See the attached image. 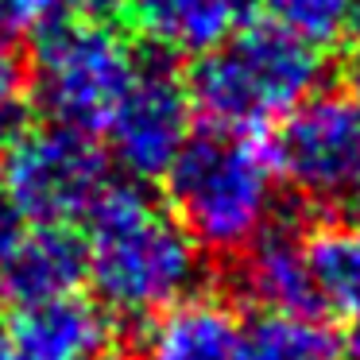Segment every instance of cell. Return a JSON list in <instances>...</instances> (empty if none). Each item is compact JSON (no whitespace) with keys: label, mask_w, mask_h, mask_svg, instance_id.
I'll return each instance as SVG.
<instances>
[{"label":"cell","mask_w":360,"mask_h":360,"mask_svg":"<svg viewBox=\"0 0 360 360\" xmlns=\"http://www.w3.org/2000/svg\"><path fill=\"white\" fill-rule=\"evenodd\" d=\"M205 256L140 182H109L86 213V279L109 318L151 321L190 298Z\"/></svg>","instance_id":"cell-1"},{"label":"cell","mask_w":360,"mask_h":360,"mask_svg":"<svg viewBox=\"0 0 360 360\" xmlns=\"http://www.w3.org/2000/svg\"><path fill=\"white\" fill-rule=\"evenodd\" d=\"M167 182V210L174 213L202 256L233 264L271 221L283 190L275 186V167L267 148L252 136L229 128H205L190 136Z\"/></svg>","instance_id":"cell-2"},{"label":"cell","mask_w":360,"mask_h":360,"mask_svg":"<svg viewBox=\"0 0 360 360\" xmlns=\"http://www.w3.org/2000/svg\"><path fill=\"white\" fill-rule=\"evenodd\" d=\"M321 78V47L283 27L279 20H252L225 43L198 55L182 82L190 105H198L213 128L252 136L306 101Z\"/></svg>","instance_id":"cell-3"},{"label":"cell","mask_w":360,"mask_h":360,"mask_svg":"<svg viewBox=\"0 0 360 360\" xmlns=\"http://www.w3.org/2000/svg\"><path fill=\"white\" fill-rule=\"evenodd\" d=\"M27 89L51 124L97 136L136 78V55L105 20L63 16L32 35Z\"/></svg>","instance_id":"cell-4"},{"label":"cell","mask_w":360,"mask_h":360,"mask_svg":"<svg viewBox=\"0 0 360 360\" xmlns=\"http://www.w3.org/2000/svg\"><path fill=\"white\" fill-rule=\"evenodd\" d=\"M267 159L314 221L360 213V109L341 89L298 101L275 128Z\"/></svg>","instance_id":"cell-5"},{"label":"cell","mask_w":360,"mask_h":360,"mask_svg":"<svg viewBox=\"0 0 360 360\" xmlns=\"http://www.w3.org/2000/svg\"><path fill=\"white\" fill-rule=\"evenodd\" d=\"M0 186L35 225H74L109 186V159L94 136L47 120L16 132Z\"/></svg>","instance_id":"cell-6"},{"label":"cell","mask_w":360,"mask_h":360,"mask_svg":"<svg viewBox=\"0 0 360 360\" xmlns=\"http://www.w3.org/2000/svg\"><path fill=\"white\" fill-rule=\"evenodd\" d=\"M109 155L136 182L163 179L190 140V94L182 74L163 58L136 63V78L105 124Z\"/></svg>","instance_id":"cell-7"},{"label":"cell","mask_w":360,"mask_h":360,"mask_svg":"<svg viewBox=\"0 0 360 360\" xmlns=\"http://www.w3.org/2000/svg\"><path fill=\"white\" fill-rule=\"evenodd\" d=\"M112 345V318L78 295L20 306L0 333V360H101Z\"/></svg>","instance_id":"cell-8"},{"label":"cell","mask_w":360,"mask_h":360,"mask_svg":"<svg viewBox=\"0 0 360 360\" xmlns=\"http://www.w3.org/2000/svg\"><path fill=\"white\" fill-rule=\"evenodd\" d=\"M128 24L167 58L205 55L236 27L259 20L256 0H124Z\"/></svg>","instance_id":"cell-9"},{"label":"cell","mask_w":360,"mask_h":360,"mask_svg":"<svg viewBox=\"0 0 360 360\" xmlns=\"http://www.w3.org/2000/svg\"><path fill=\"white\" fill-rule=\"evenodd\" d=\"M82 279L86 236L70 225H35L0 267V295L16 306H39L74 295Z\"/></svg>","instance_id":"cell-10"},{"label":"cell","mask_w":360,"mask_h":360,"mask_svg":"<svg viewBox=\"0 0 360 360\" xmlns=\"http://www.w3.org/2000/svg\"><path fill=\"white\" fill-rule=\"evenodd\" d=\"M140 360H240V321L221 298L190 295L151 318Z\"/></svg>","instance_id":"cell-11"},{"label":"cell","mask_w":360,"mask_h":360,"mask_svg":"<svg viewBox=\"0 0 360 360\" xmlns=\"http://www.w3.org/2000/svg\"><path fill=\"white\" fill-rule=\"evenodd\" d=\"M302 248L321 310L360 321V233L349 221H310Z\"/></svg>","instance_id":"cell-12"},{"label":"cell","mask_w":360,"mask_h":360,"mask_svg":"<svg viewBox=\"0 0 360 360\" xmlns=\"http://www.w3.org/2000/svg\"><path fill=\"white\" fill-rule=\"evenodd\" d=\"M240 360H341V337L326 318L252 310L240 321Z\"/></svg>","instance_id":"cell-13"},{"label":"cell","mask_w":360,"mask_h":360,"mask_svg":"<svg viewBox=\"0 0 360 360\" xmlns=\"http://www.w3.org/2000/svg\"><path fill=\"white\" fill-rule=\"evenodd\" d=\"M352 4L356 0H259V8L271 12L283 27L310 39L314 47H326V43L341 39Z\"/></svg>","instance_id":"cell-14"},{"label":"cell","mask_w":360,"mask_h":360,"mask_svg":"<svg viewBox=\"0 0 360 360\" xmlns=\"http://www.w3.org/2000/svg\"><path fill=\"white\" fill-rule=\"evenodd\" d=\"M66 16V0H0V20L12 35H39Z\"/></svg>","instance_id":"cell-15"},{"label":"cell","mask_w":360,"mask_h":360,"mask_svg":"<svg viewBox=\"0 0 360 360\" xmlns=\"http://www.w3.org/2000/svg\"><path fill=\"white\" fill-rule=\"evenodd\" d=\"M27 94V63L12 47L8 35H0V117H8Z\"/></svg>","instance_id":"cell-16"},{"label":"cell","mask_w":360,"mask_h":360,"mask_svg":"<svg viewBox=\"0 0 360 360\" xmlns=\"http://www.w3.org/2000/svg\"><path fill=\"white\" fill-rule=\"evenodd\" d=\"M24 233H27V217L16 210L8 190L0 186V267H4V259L16 252V244L24 240Z\"/></svg>","instance_id":"cell-17"},{"label":"cell","mask_w":360,"mask_h":360,"mask_svg":"<svg viewBox=\"0 0 360 360\" xmlns=\"http://www.w3.org/2000/svg\"><path fill=\"white\" fill-rule=\"evenodd\" d=\"M341 94L360 109V43H349L341 58Z\"/></svg>","instance_id":"cell-18"},{"label":"cell","mask_w":360,"mask_h":360,"mask_svg":"<svg viewBox=\"0 0 360 360\" xmlns=\"http://www.w3.org/2000/svg\"><path fill=\"white\" fill-rule=\"evenodd\" d=\"M341 360H360V321H352V333L341 341Z\"/></svg>","instance_id":"cell-19"},{"label":"cell","mask_w":360,"mask_h":360,"mask_svg":"<svg viewBox=\"0 0 360 360\" xmlns=\"http://www.w3.org/2000/svg\"><path fill=\"white\" fill-rule=\"evenodd\" d=\"M349 225H352V229H356V233H360V213H352V217H349Z\"/></svg>","instance_id":"cell-20"}]
</instances>
